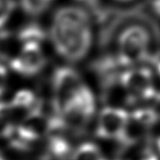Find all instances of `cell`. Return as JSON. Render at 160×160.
Returning <instances> with one entry per match:
<instances>
[{
  "instance_id": "1",
  "label": "cell",
  "mask_w": 160,
  "mask_h": 160,
  "mask_svg": "<svg viewBox=\"0 0 160 160\" xmlns=\"http://www.w3.org/2000/svg\"><path fill=\"white\" fill-rule=\"evenodd\" d=\"M50 37L56 52L69 63L84 60L94 42L93 21L87 9L66 5L53 15Z\"/></svg>"
},
{
  "instance_id": "2",
  "label": "cell",
  "mask_w": 160,
  "mask_h": 160,
  "mask_svg": "<svg viewBox=\"0 0 160 160\" xmlns=\"http://www.w3.org/2000/svg\"><path fill=\"white\" fill-rule=\"evenodd\" d=\"M152 38L146 26L133 22L119 33L115 56L125 68L140 66L154 58L152 52Z\"/></svg>"
},
{
  "instance_id": "3",
  "label": "cell",
  "mask_w": 160,
  "mask_h": 160,
  "mask_svg": "<svg viewBox=\"0 0 160 160\" xmlns=\"http://www.w3.org/2000/svg\"><path fill=\"white\" fill-rule=\"evenodd\" d=\"M119 84L132 102L152 100L159 95L154 73L144 65L126 68L120 76Z\"/></svg>"
},
{
  "instance_id": "4",
  "label": "cell",
  "mask_w": 160,
  "mask_h": 160,
  "mask_svg": "<svg viewBox=\"0 0 160 160\" xmlns=\"http://www.w3.org/2000/svg\"><path fill=\"white\" fill-rule=\"evenodd\" d=\"M85 83L75 68L70 66L57 67L52 73V106L58 115L83 88Z\"/></svg>"
},
{
  "instance_id": "5",
  "label": "cell",
  "mask_w": 160,
  "mask_h": 160,
  "mask_svg": "<svg viewBox=\"0 0 160 160\" xmlns=\"http://www.w3.org/2000/svg\"><path fill=\"white\" fill-rule=\"evenodd\" d=\"M96 109L95 97L85 84L59 115L66 128L79 132L89 124Z\"/></svg>"
},
{
  "instance_id": "6",
  "label": "cell",
  "mask_w": 160,
  "mask_h": 160,
  "mask_svg": "<svg viewBox=\"0 0 160 160\" xmlns=\"http://www.w3.org/2000/svg\"><path fill=\"white\" fill-rule=\"evenodd\" d=\"M130 121V115L124 108L107 106L102 109L96 128V134L102 139L122 140Z\"/></svg>"
},
{
  "instance_id": "7",
  "label": "cell",
  "mask_w": 160,
  "mask_h": 160,
  "mask_svg": "<svg viewBox=\"0 0 160 160\" xmlns=\"http://www.w3.org/2000/svg\"><path fill=\"white\" fill-rule=\"evenodd\" d=\"M47 59L41 43L25 42L17 57L12 59L10 66L15 72L22 76H35L45 67Z\"/></svg>"
},
{
  "instance_id": "8",
  "label": "cell",
  "mask_w": 160,
  "mask_h": 160,
  "mask_svg": "<svg viewBox=\"0 0 160 160\" xmlns=\"http://www.w3.org/2000/svg\"><path fill=\"white\" fill-rule=\"evenodd\" d=\"M12 107L17 112H24L26 115L31 112L42 108L41 102L37 100L35 95L31 91L22 90L15 95L11 102Z\"/></svg>"
},
{
  "instance_id": "9",
  "label": "cell",
  "mask_w": 160,
  "mask_h": 160,
  "mask_svg": "<svg viewBox=\"0 0 160 160\" xmlns=\"http://www.w3.org/2000/svg\"><path fill=\"white\" fill-rule=\"evenodd\" d=\"M16 111L11 102H0V138H11L16 130Z\"/></svg>"
},
{
  "instance_id": "10",
  "label": "cell",
  "mask_w": 160,
  "mask_h": 160,
  "mask_svg": "<svg viewBox=\"0 0 160 160\" xmlns=\"http://www.w3.org/2000/svg\"><path fill=\"white\" fill-rule=\"evenodd\" d=\"M72 160H107V158L97 145L86 142L74 151Z\"/></svg>"
},
{
  "instance_id": "11",
  "label": "cell",
  "mask_w": 160,
  "mask_h": 160,
  "mask_svg": "<svg viewBox=\"0 0 160 160\" xmlns=\"http://www.w3.org/2000/svg\"><path fill=\"white\" fill-rule=\"evenodd\" d=\"M19 40L22 42H38L42 43L46 37L43 28L37 24H29L19 32Z\"/></svg>"
},
{
  "instance_id": "12",
  "label": "cell",
  "mask_w": 160,
  "mask_h": 160,
  "mask_svg": "<svg viewBox=\"0 0 160 160\" xmlns=\"http://www.w3.org/2000/svg\"><path fill=\"white\" fill-rule=\"evenodd\" d=\"M54 0H21V6L25 13L38 16L49 8Z\"/></svg>"
},
{
  "instance_id": "13",
  "label": "cell",
  "mask_w": 160,
  "mask_h": 160,
  "mask_svg": "<svg viewBox=\"0 0 160 160\" xmlns=\"http://www.w3.org/2000/svg\"><path fill=\"white\" fill-rule=\"evenodd\" d=\"M130 116L132 120H134L136 122L142 126L143 128L147 129L154 125L158 120V115L156 112L150 108L137 109L132 115H130Z\"/></svg>"
},
{
  "instance_id": "14",
  "label": "cell",
  "mask_w": 160,
  "mask_h": 160,
  "mask_svg": "<svg viewBox=\"0 0 160 160\" xmlns=\"http://www.w3.org/2000/svg\"><path fill=\"white\" fill-rule=\"evenodd\" d=\"M14 9V0H0V28L7 22Z\"/></svg>"
},
{
  "instance_id": "15",
  "label": "cell",
  "mask_w": 160,
  "mask_h": 160,
  "mask_svg": "<svg viewBox=\"0 0 160 160\" xmlns=\"http://www.w3.org/2000/svg\"><path fill=\"white\" fill-rule=\"evenodd\" d=\"M7 84V71L4 66L0 65V96L5 91Z\"/></svg>"
},
{
  "instance_id": "16",
  "label": "cell",
  "mask_w": 160,
  "mask_h": 160,
  "mask_svg": "<svg viewBox=\"0 0 160 160\" xmlns=\"http://www.w3.org/2000/svg\"><path fill=\"white\" fill-rule=\"evenodd\" d=\"M137 160H159L158 158L152 150L145 149L143 150L142 152L139 154V158Z\"/></svg>"
},
{
  "instance_id": "17",
  "label": "cell",
  "mask_w": 160,
  "mask_h": 160,
  "mask_svg": "<svg viewBox=\"0 0 160 160\" xmlns=\"http://www.w3.org/2000/svg\"><path fill=\"white\" fill-rule=\"evenodd\" d=\"M79 4L83 5V7H86L87 10H97L100 0H77Z\"/></svg>"
},
{
  "instance_id": "18",
  "label": "cell",
  "mask_w": 160,
  "mask_h": 160,
  "mask_svg": "<svg viewBox=\"0 0 160 160\" xmlns=\"http://www.w3.org/2000/svg\"><path fill=\"white\" fill-rule=\"evenodd\" d=\"M151 8L153 13L160 18V0H152L151 2Z\"/></svg>"
},
{
  "instance_id": "19",
  "label": "cell",
  "mask_w": 160,
  "mask_h": 160,
  "mask_svg": "<svg viewBox=\"0 0 160 160\" xmlns=\"http://www.w3.org/2000/svg\"><path fill=\"white\" fill-rule=\"evenodd\" d=\"M156 71L159 77L160 78V59H158L156 62Z\"/></svg>"
},
{
  "instance_id": "20",
  "label": "cell",
  "mask_w": 160,
  "mask_h": 160,
  "mask_svg": "<svg viewBox=\"0 0 160 160\" xmlns=\"http://www.w3.org/2000/svg\"><path fill=\"white\" fill-rule=\"evenodd\" d=\"M117 2H120V3H130V2H132L133 0H116Z\"/></svg>"
},
{
  "instance_id": "21",
  "label": "cell",
  "mask_w": 160,
  "mask_h": 160,
  "mask_svg": "<svg viewBox=\"0 0 160 160\" xmlns=\"http://www.w3.org/2000/svg\"><path fill=\"white\" fill-rule=\"evenodd\" d=\"M157 145H158V150H159L160 152V135L158 136V138L157 139Z\"/></svg>"
},
{
  "instance_id": "22",
  "label": "cell",
  "mask_w": 160,
  "mask_h": 160,
  "mask_svg": "<svg viewBox=\"0 0 160 160\" xmlns=\"http://www.w3.org/2000/svg\"><path fill=\"white\" fill-rule=\"evenodd\" d=\"M0 160H4V158H3V155L1 154V152H0Z\"/></svg>"
}]
</instances>
